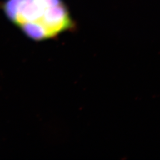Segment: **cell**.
<instances>
[{
	"label": "cell",
	"mask_w": 160,
	"mask_h": 160,
	"mask_svg": "<svg viewBox=\"0 0 160 160\" xmlns=\"http://www.w3.org/2000/svg\"><path fill=\"white\" fill-rule=\"evenodd\" d=\"M1 8L9 20L34 40L53 38L74 27L63 0H5Z\"/></svg>",
	"instance_id": "cell-1"
}]
</instances>
